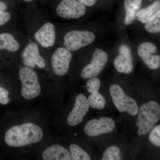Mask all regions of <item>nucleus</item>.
Returning a JSON list of instances; mask_svg holds the SVG:
<instances>
[{
    "instance_id": "nucleus-25",
    "label": "nucleus",
    "mask_w": 160,
    "mask_h": 160,
    "mask_svg": "<svg viewBox=\"0 0 160 160\" xmlns=\"http://www.w3.org/2000/svg\"><path fill=\"white\" fill-rule=\"evenodd\" d=\"M9 96L8 90L0 86V104L3 105L8 104L10 100Z\"/></svg>"
},
{
    "instance_id": "nucleus-22",
    "label": "nucleus",
    "mask_w": 160,
    "mask_h": 160,
    "mask_svg": "<svg viewBox=\"0 0 160 160\" xmlns=\"http://www.w3.org/2000/svg\"><path fill=\"white\" fill-rule=\"evenodd\" d=\"M102 160H122L121 151L117 146H112L106 149L103 153Z\"/></svg>"
},
{
    "instance_id": "nucleus-29",
    "label": "nucleus",
    "mask_w": 160,
    "mask_h": 160,
    "mask_svg": "<svg viewBox=\"0 0 160 160\" xmlns=\"http://www.w3.org/2000/svg\"><path fill=\"white\" fill-rule=\"evenodd\" d=\"M7 8L6 3L2 2H0V11H5Z\"/></svg>"
},
{
    "instance_id": "nucleus-26",
    "label": "nucleus",
    "mask_w": 160,
    "mask_h": 160,
    "mask_svg": "<svg viewBox=\"0 0 160 160\" xmlns=\"http://www.w3.org/2000/svg\"><path fill=\"white\" fill-rule=\"evenodd\" d=\"M11 17V14L9 12L0 11V26H2L8 22Z\"/></svg>"
},
{
    "instance_id": "nucleus-1",
    "label": "nucleus",
    "mask_w": 160,
    "mask_h": 160,
    "mask_svg": "<svg viewBox=\"0 0 160 160\" xmlns=\"http://www.w3.org/2000/svg\"><path fill=\"white\" fill-rule=\"evenodd\" d=\"M42 130L33 123H26L12 126L6 132L5 142L12 147H21L40 142L43 137Z\"/></svg>"
},
{
    "instance_id": "nucleus-8",
    "label": "nucleus",
    "mask_w": 160,
    "mask_h": 160,
    "mask_svg": "<svg viewBox=\"0 0 160 160\" xmlns=\"http://www.w3.org/2000/svg\"><path fill=\"white\" fill-rule=\"evenodd\" d=\"M72 58L71 52L64 47L58 48L52 55L51 64L53 72L58 76H63L67 74Z\"/></svg>"
},
{
    "instance_id": "nucleus-24",
    "label": "nucleus",
    "mask_w": 160,
    "mask_h": 160,
    "mask_svg": "<svg viewBox=\"0 0 160 160\" xmlns=\"http://www.w3.org/2000/svg\"><path fill=\"white\" fill-rule=\"evenodd\" d=\"M101 85V82L98 78H91L87 82L86 89L88 92L90 93L92 91L99 90Z\"/></svg>"
},
{
    "instance_id": "nucleus-27",
    "label": "nucleus",
    "mask_w": 160,
    "mask_h": 160,
    "mask_svg": "<svg viewBox=\"0 0 160 160\" xmlns=\"http://www.w3.org/2000/svg\"><path fill=\"white\" fill-rule=\"evenodd\" d=\"M78 1L85 6L91 7L94 6L98 0H78Z\"/></svg>"
},
{
    "instance_id": "nucleus-11",
    "label": "nucleus",
    "mask_w": 160,
    "mask_h": 160,
    "mask_svg": "<svg viewBox=\"0 0 160 160\" xmlns=\"http://www.w3.org/2000/svg\"><path fill=\"white\" fill-rule=\"evenodd\" d=\"M89 106L88 99L84 94L78 95L76 98L74 107L67 118L68 125L74 126L82 123L89 111Z\"/></svg>"
},
{
    "instance_id": "nucleus-4",
    "label": "nucleus",
    "mask_w": 160,
    "mask_h": 160,
    "mask_svg": "<svg viewBox=\"0 0 160 160\" xmlns=\"http://www.w3.org/2000/svg\"><path fill=\"white\" fill-rule=\"evenodd\" d=\"M19 74L22 83L21 93L23 97L27 100L37 97L41 89L36 72L26 66L20 69Z\"/></svg>"
},
{
    "instance_id": "nucleus-12",
    "label": "nucleus",
    "mask_w": 160,
    "mask_h": 160,
    "mask_svg": "<svg viewBox=\"0 0 160 160\" xmlns=\"http://www.w3.org/2000/svg\"><path fill=\"white\" fill-rule=\"evenodd\" d=\"M118 52V55L114 61L116 69L121 73H131L133 69V59L131 49L126 44H122L119 48Z\"/></svg>"
},
{
    "instance_id": "nucleus-2",
    "label": "nucleus",
    "mask_w": 160,
    "mask_h": 160,
    "mask_svg": "<svg viewBox=\"0 0 160 160\" xmlns=\"http://www.w3.org/2000/svg\"><path fill=\"white\" fill-rule=\"evenodd\" d=\"M136 125L139 136L149 133L159 121L160 106L154 101L143 104L138 109Z\"/></svg>"
},
{
    "instance_id": "nucleus-17",
    "label": "nucleus",
    "mask_w": 160,
    "mask_h": 160,
    "mask_svg": "<svg viewBox=\"0 0 160 160\" xmlns=\"http://www.w3.org/2000/svg\"><path fill=\"white\" fill-rule=\"evenodd\" d=\"M19 48V44L13 36L8 33L0 34V49L14 52L17 51Z\"/></svg>"
},
{
    "instance_id": "nucleus-7",
    "label": "nucleus",
    "mask_w": 160,
    "mask_h": 160,
    "mask_svg": "<svg viewBox=\"0 0 160 160\" xmlns=\"http://www.w3.org/2000/svg\"><path fill=\"white\" fill-rule=\"evenodd\" d=\"M114 121L110 118L102 117L99 119L90 120L84 128L85 133L91 137H95L100 135L110 133L115 128Z\"/></svg>"
},
{
    "instance_id": "nucleus-16",
    "label": "nucleus",
    "mask_w": 160,
    "mask_h": 160,
    "mask_svg": "<svg viewBox=\"0 0 160 160\" xmlns=\"http://www.w3.org/2000/svg\"><path fill=\"white\" fill-rule=\"evenodd\" d=\"M160 9V1L156 0L150 6L139 10L137 13L136 18L142 23H146Z\"/></svg>"
},
{
    "instance_id": "nucleus-30",
    "label": "nucleus",
    "mask_w": 160,
    "mask_h": 160,
    "mask_svg": "<svg viewBox=\"0 0 160 160\" xmlns=\"http://www.w3.org/2000/svg\"><path fill=\"white\" fill-rule=\"evenodd\" d=\"M24 1H26V2H32V1H33V0H24Z\"/></svg>"
},
{
    "instance_id": "nucleus-6",
    "label": "nucleus",
    "mask_w": 160,
    "mask_h": 160,
    "mask_svg": "<svg viewBox=\"0 0 160 160\" xmlns=\"http://www.w3.org/2000/svg\"><path fill=\"white\" fill-rule=\"evenodd\" d=\"M109 60V57L102 49L96 48L92 54L91 62L84 67L81 76L85 79L97 77L102 71Z\"/></svg>"
},
{
    "instance_id": "nucleus-5",
    "label": "nucleus",
    "mask_w": 160,
    "mask_h": 160,
    "mask_svg": "<svg viewBox=\"0 0 160 160\" xmlns=\"http://www.w3.org/2000/svg\"><path fill=\"white\" fill-rule=\"evenodd\" d=\"M64 39L65 48L75 51L91 44L95 40V35L87 30H72L65 35Z\"/></svg>"
},
{
    "instance_id": "nucleus-14",
    "label": "nucleus",
    "mask_w": 160,
    "mask_h": 160,
    "mask_svg": "<svg viewBox=\"0 0 160 160\" xmlns=\"http://www.w3.org/2000/svg\"><path fill=\"white\" fill-rule=\"evenodd\" d=\"M34 38L44 48L52 47L55 43L54 26L51 23H46L35 33Z\"/></svg>"
},
{
    "instance_id": "nucleus-23",
    "label": "nucleus",
    "mask_w": 160,
    "mask_h": 160,
    "mask_svg": "<svg viewBox=\"0 0 160 160\" xmlns=\"http://www.w3.org/2000/svg\"><path fill=\"white\" fill-rule=\"evenodd\" d=\"M149 139L150 142L154 146L160 147V125L153 127L150 131Z\"/></svg>"
},
{
    "instance_id": "nucleus-20",
    "label": "nucleus",
    "mask_w": 160,
    "mask_h": 160,
    "mask_svg": "<svg viewBox=\"0 0 160 160\" xmlns=\"http://www.w3.org/2000/svg\"><path fill=\"white\" fill-rule=\"evenodd\" d=\"M69 152L71 160H91L89 154L76 144H72L69 146Z\"/></svg>"
},
{
    "instance_id": "nucleus-15",
    "label": "nucleus",
    "mask_w": 160,
    "mask_h": 160,
    "mask_svg": "<svg viewBox=\"0 0 160 160\" xmlns=\"http://www.w3.org/2000/svg\"><path fill=\"white\" fill-rule=\"evenodd\" d=\"M45 160H71L70 153L65 147L59 145H52L43 151Z\"/></svg>"
},
{
    "instance_id": "nucleus-3",
    "label": "nucleus",
    "mask_w": 160,
    "mask_h": 160,
    "mask_svg": "<svg viewBox=\"0 0 160 160\" xmlns=\"http://www.w3.org/2000/svg\"><path fill=\"white\" fill-rule=\"evenodd\" d=\"M109 92L112 102L120 112H127L129 115L138 114V106L134 99L126 95L122 87L118 84H113L109 88Z\"/></svg>"
},
{
    "instance_id": "nucleus-28",
    "label": "nucleus",
    "mask_w": 160,
    "mask_h": 160,
    "mask_svg": "<svg viewBox=\"0 0 160 160\" xmlns=\"http://www.w3.org/2000/svg\"><path fill=\"white\" fill-rule=\"evenodd\" d=\"M134 6L139 10L142 6V0H132Z\"/></svg>"
},
{
    "instance_id": "nucleus-10",
    "label": "nucleus",
    "mask_w": 160,
    "mask_h": 160,
    "mask_svg": "<svg viewBox=\"0 0 160 160\" xmlns=\"http://www.w3.org/2000/svg\"><path fill=\"white\" fill-rule=\"evenodd\" d=\"M158 48L152 43L145 42L140 44L138 48L139 57L146 66L152 69H158L160 67V55L156 54Z\"/></svg>"
},
{
    "instance_id": "nucleus-21",
    "label": "nucleus",
    "mask_w": 160,
    "mask_h": 160,
    "mask_svg": "<svg viewBox=\"0 0 160 160\" xmlns=\"http://www.w3.org/2000/svg\"><path fill=\"white\" fill-rule=\"evenodd\" d=\"M145 28L149 33H158L160 31V11L155 13L148 22L145 23Z\"/></svg>"
},
{
    "instance_id": "nucleus-13",
    "label": "nucleus",
    "mask_w": 160,
    "mask_h": 160,
    "mask_svg": "<svg viewBox=\"0 0 160 160\" xmlns=\"http://www.w3.org/2000/svg\"><path fill=\"white\" fill-rule=\"evenodd\" d=\"M22 58L23 64L26 67L34 68L37 66L41 69L46 67V62L40 55L36 43H31L26 46L22 53Z\"/></svg>"
},
{
    "instance_id": "nucleus-18",
    "label": "nucleus",
    "mask_w": 160,
    "mask_h": 160,
    "mask_svg": "<svg viewBox=\"0 0 160 160\" xmlns=\"http://www.w3.org/2000/svg\"><path fill=\"white\" fill-rule=\"evenodd\" d=\"M124 9L126 13L124 23L128 26L134 22L136 19L137 13L139 10L134 6L132 0H125Z\"/></svg>"
},
{
    "instance_id": "nucleus-9",
    "label": "nucleus",
    "mask_w": 160,
    "mask_h": 160,
    "mask_svg": "<svg viewBox=\"0 0 160 160\" xmlns=\"http://www.w3.org/2000/svg\"><path fill=\"white\" fill-rule=\"evenodd\" d=\"M86 8L78 0H62L56 9L58 15L68 19H77L86 13Z\"/></svg>"
},
{
    "instance_id": "nucleus-19",
    "label": "nucleus",
    "mask_w": 160,
    "mask_h": 160,
    "mask_svg": "<svg viewBox=\"0 0 160 160\" xmlns=\"http://www.w3.org/2000/svg\"><path fill=\"white\" fill-rule=\"evenodd\" d=\"M99 90L92 92L88 99L89 106L98 109H102L106 106V102L102 95L98 92Z\"/></svg>"
}]
</instances>
